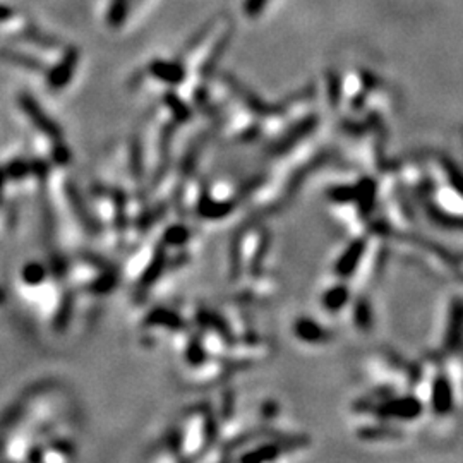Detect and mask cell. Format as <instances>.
<instances>
[{"mask_svg":"<svg viewBox=\"0 0 463 463\" xmlns=\"http://www.w3.org/2000/svg\"><path fill=\"white\" fill-rule=\"evenodd\" d=\"M117 287V275L113 271H105L100 275L98 278H95V280L90 283V288L93 293H98V296H102V293H108L112 292L113 288Z\"/></svg>","mask_w":463,"mask_h":463,"instance_id":"12","label":"cell"},{"mask_svg":"<svg viewBox=\"0 0 463 463\" xmlns=\"http://www.w3.org/2000/svg\"><path fill=\"white\" fill-rule=\"evenodd\" d=\"M52 158L58 165H67V163H69L71 153L69 150H67V146L62 142V139H56V145H53L52 148Z\"/></svg>","mask_w":463,"mask_h":463,"instance_id":"21","label":"cell"},{"mask_svg":"<svg viewBox=\"0 0 463 463\" xmlns=\"http://www.w3.org/2000/svg\"><path fill=\"white\" fill-rule=\"evenodd\" d=\"M21 276H23V281L26 285H40L41 281L46 278V269L43 264L40 263H29L26 266L23 268V273H21Z\"/></svg>","mask_w":463,"mask_h":463,"instance_id":"15","label":"cell"},{"mask_svg":"<svg viewBox=\"0 0 463 463\" xmlns=\"http://www.w3.org/2000/svg\"><path fill=\"white\" fill-rule=\"evenodd\" d=\"M189 237H191V230L187 229L185 225H174V227H168L165 235H163V242H165V246H182L189 241Z\"/></svg>","mask_w":463,"mask_h":463,"instance_id":"13","label":"cell"},{"mask_svg":"<svg viewBox=\"0 0 463 463\" xmlns=\"http://www.w3.org/2000/svg\"><path fill=\"white\" fill-rule=\"evenodd\" d=\"M12 16H14V11H12L9 6H4V4H0V23L11 19Z\"/></svg>","mask_w":463,"mask_h":463,"instance_id":"23","label":"cell"},{"mask_svg":"<svg viewBox=\"0 0 463 463\" xmlns=\"http://www.w3.org/2000/svg\"><path fill=\"white\" fill-rule=\"evenodd\" d=\"M0 57L6 58V61L16 62V64H21L23 67H26V69L41 71V64H40V62H38L36 58H33V57H29V56H24V53L12 52V50H2V52H0Z\"/></svg>","mask_w":463,"mask_h":463,"instance_id":"18","label":"cell"},{"mask_svg":"<svg viewBox=\"0 0 463 463\" xmlns=\"http://www.w3.org/2000/svg\"><path fill=\"white\" fill-rule=\"evenodd\" d=\"M163 102H165L167 108L170 110L175 122H187L191 119V108H189L184 100L179 98L175 93H167V95L163 96Z\"/></svg>","mask_w":463,"mask_h":463,"instance_id":"11","label":"cell"},{"mask_svg":"<svg viewBox=\"0 0 463 463\" xmlns=\"http://www.w3.org/2000/svg\"><path fill=\"white\" fill-rule=\"evenodd\" d=\"M145 324L148 326H160V328H168V330H184L185 321L180 318L179 314L174 313V311L168 309H153L148 314V318L145 319Z\"/></svg>","mask_w":463,"mask_h":463,"instance_id":"8","label":"cell"},{"mask_svg":"<svg viewBox=\"0 0 463 463\" xmlns=\"http://www.w3.org/2000/svg\"><path fill=\"white\" fill-rule=\"evenodd\" d=\"M368 241L369 237H355L350 244H348L347 249L336 258L333 273L340 278V280L353 276L357 266H359L362 256H364L365 247H368Z\"/></svg>","mask_w":463,"mask_h":463,"instance_id":"2","label":"cell"},{"mask_svg":"<svg viewBox=\"0 0 463 463\" xmlns=\"http://www.w3.org/2000/svg\"><path fill=\"white\" fill-rule=\"evenodd\" d=\"M6 180H7V177H6V172H4V170H2V168H0V192H2L4 185H6Z\"/></svg>","mask_w":463,"mask_h":463,"instance_id":"24","label":"cell"},{"mask_svg":"<svg viewBox=\"0 0 463 463\" xmlns=\"http://www.w3.org/2000/svg\"><path fill=\"white\" fill-rule=\"evenodd\" d=\"M129 0H112L110 11H108V23L112 28H119L124 23L125 16H128Z\"/></svg>","mask_w":463,"mask_h":463,"instance_id":"16","label":"cell"},{"mask_svg":"<svg viewBox=\"0 0 463 463\" xmlns=\"http://www.w3.org/2000/svg\"><path fill=\"white\" fill-rule=\"evenodd\" d=\"M4 302H6V292H4V290L0 288V306H2Z\"/></svg>","mask_w":463,"mask_h":463,"instance_id":"25","label":"cell"},{"mask_svg":"<svg viewBox=\"0 0 463 463\" xmlns=\"http://www.w3.org/2000/svg\"><path fill=\"white\" fill-rule=\"evenodd\" d=\"M165 266H167V251H165V247L160 246V247H157V249H155L153 258H151L150 264L146 266L145 273H142L141 280H139V288H141V290L150 288L151 285H153L155 281H157L158 278L162 276V273H163V269H165Z\"/></svg>","mask_w":463,"mask_h":463,"instance_id":"7","label":"cell"},{"mask_svg":"<svg viewBox=\"0 0 463 463\" xmlns=\"http://www.w3.org/2000/svg\"><path fill=\"white\" fill-rule=\"evenodd\" d=\"M229 41H230V31H227L225 35L220 38V41H218V43L214 45L213 52L209 53V57L204 61V66H203V74L204 76L209 74L214 69V66H217V62L220 61V57L223 56V50L227 48Z\"/></svg>","mask_w":463,"mask_h":463,"instance_id":"17","label":"cell"},{"mask_svg":"<svg viewBox=\"0 0 463 463\" xmlns=\"http://www.w3.org/2000/svg\"><path fill=\"white\" fill-rule=\"evenodd\" d=\"M292 333L298 342L307 345H324L333 338L331 331L313 318H297L292 324Z\"/></svg>","mask_w":463,"mask_h":463,"instance_id":"3","label":"cell"},{"mask_svg":"<svg viewBox=\"0 0 463 463\" xmlns=\"http://www.w3.org/2000/svg\"><path fill=\"white\" fill-rule=\"evenodd\" d=\"M150 74L153 78L160 79V81L167 83V84H180L184 81L185 78V69L182 67L180 62H172V61H153L150 64Z\"/></svg>","mask_w":463,"mask_h":463,"instance_id":"6","label":"cell"},{"mask_svg":"<svg viewBox=\"0 0 463 463\" xmlns=\"http://www.w3.org/2000/svg\"><path fill=\"white\" fill-rule=\"evenodd\" d=\"M185 357L191 362L192 365H199L206 360V348L204 342L199 338H192L187 345V350H185Z\"/></svg>","mask_w":463,"mask_h":463,"instance_id":"19","label":"cell"},{"mask_svg":"<svg viewBox=\"0 0 463 463\" xmlns=\"http://www.w3.org/2000/svg\"><path fill=\"white\" fill-rule=\"evenodd\" d=\"M67 201H69V204L73 206L76 217H79V220H81L83 225L86 227V229H90L88 232H91V234H95V232H96V223L90 217V214H88L86 206L83 204V201H81V197H79L78 191H76V189L71 184L67 185Z\"/></svg>","mask_w":463,"mask_h":463,"instance_id":"9","label":"cell"},{"mask_svg":"<svg viewBox=\"0 0 463 463\" xmlns=\"http://www.w3.org/2000/svg\"><path fill=\"white\" fill-rule=\"evenodd\" d=\"M18 102L19 107L23 108V112L26 113L28 119L31 120V124L35 125L40 132H43L46 137L53 139V141H56V139H62V129L58 128L57 122L41 108V105L38 103L31 95L23 93V95H19Z\"/></svg>","mask_w":463,"mask_h":463,"instance_id":"1","label":"cell"},{"mask_svg":"<svg viewBox=\"0 0 463 463\" xmlns=\"http://www.w3.org/2000/svg\"><path fill=\"white\" fill-rule=\"evenodd\" d=\"M6 177L7 180H24L26 177L31 175V165L26 162V160H12V162L7 163L6 167Z\"/></svg>","mask_w":463,"mask_h":463,"instance_id":"14","label":"cell"},{"mask_svg":"<svg viewBox=\"0 0 463 463\" xmlns=\"http://www.w3.org/2000/svg\"><path fill=\"white\" fill-rule=\"evenodd\" d=\"M268 2L269 0H246L244 2V12H246L247 18H258Z\"/></svg>","mask_w":463,"mask_h":463,"instance_id":"22","label":"cell"},{"mask_svg":"<svg viewBox=\"0 0 463 463\" xmlns=\"http://www.w3.org/2000/svg\"><path fill=\"white\" fill-rule=\"evenodd\" d=\"M352 298V287H348L343 280H340L338 283H331L330 287L324 288L321 292V306L328 313H338L345 306L350 302Z\"/></svg>","mask_w":463,"mask_h":463,"instance_id":"5","label":"cell"},{"mask_svg":"<svg viewBox=\"0 0 463 463\" xmlns=\"http://www.w3.org/2000/svg\"><path fill=\"white\" fill-rule=\"evenodd\" d=\"M79 62V50L78 48H69L64 53V57L57 62L52 69L46 74V84H48L52 90H62L67 84L71 83L73 76L78 69Z\"/></svg>","mask_w":463,"mask_h":463,"instance_id":"4","label":"cell"},{"mask_svg":"<svg viewBox=\"0 0 463 463\" xmlns=\"http://www.w3.org/2000/svg\"><path fill=\"white\" fill-rule=\"evenodd\" d=\"M71 313H73V298H71V296H66L64 301H62L61 309H58V313H57V318H56V328L58 331L66 330L67 323H69Z\"/></svg>","mask_w":463,"mask_h":463,"instance_id":"20","label":"cell"},{"mask_svg":"<svg viewBox=\"0 0 463 463\" xmlns=\"http://www.w3.org/2000/svg\"><path fill=\"white\" fill-rule=\"evenodd\" d=\"M352 313L355 328H359L360 331H369L373 328V309H370L368 297L357 298V302L352 307Z\"/></svg>","mask_w":463,"mask_h":463,"instance_id":"10","label":"cell"}]
</instances>
